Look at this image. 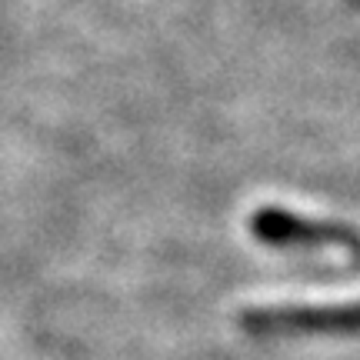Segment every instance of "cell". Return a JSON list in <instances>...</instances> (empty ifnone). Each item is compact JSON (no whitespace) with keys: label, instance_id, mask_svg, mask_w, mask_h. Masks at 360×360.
<instances>
[{"label":"cell","instance_id":"obj_2","mask_svg":"<svg viewBox=\"0 0 360 360\" xmlns=\"http://www.w3.org/2000/svg\"><path fill=\"white\" fill-rule=\"evenodd\" d=\"M250 233L267 247H360V237L350 231L347 224H334V220H314L300 217L281 207H260L257 214H250Z\"/></svg>","mask_w":360,"mask_h":360},{"label":"cell","instance_id":"obj_1","mask_svg":"<svg viewBox=\"0 0 360 360\" xmlns=\"http://www.w3.org/2000/svg\"><path fill=\"white\" fill-rule=\"evenodd\" d=\"M240 327L254 337H307V334H360V300L350 304H290V307L247 310Z\"/></svg>","mask_w":360,"mask_h":360}]
</instances>
